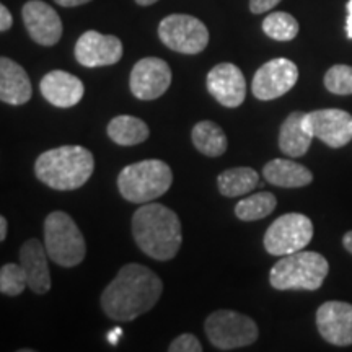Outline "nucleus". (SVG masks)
<instances>
[{"mask_svg":"<svg viewBox=\"0 0 352 352\" xmlns=\"http://www.w3.org/2000/svg\"><path fill=\"white\" fill-rule=\"evenodd\" d=\"M164 294V283L147 266L129 263L101 294V308L108 318L132 321L157 305Z\"/></svg>","mask_w":352,"mask_h":352,"instance_id":"f257e3e1","label":"nucleus"},{"mask_svg":"<svg viewBox=\"0 0 352 352\" xmlns=\"http://www.w3.org/2000/svg\"><path fill=\"white\" fill-rule=\"evenodd\" d=\"M132 236L148 258L168 261L182 248V222L166 206L147 202L132 215Z\"/></svg>","mask_w":352,"mask_h":352,"instance_id":"f03ea898","label":"nucleus"},{"mask_svg":"<svg viewBox=\"0 0 352 352\" xmlns=\"http://www.w3.org/2000/svg\"><path fill=\"white\" fill-rule=\"evenodd\" d=\"M94 153L80 145L51 148L34 162L36 178L57 191H74L82 188L94 175Z\"/></svg>","mask_w":352,"mask_h":352,"instance_id":"7ed1b4c3","label":"nucleus"},{"mask_svg":"<svg viewBox=\"0 0 352 352\" xmlns=\"http://www.w3.org/2000/svg\"><path fill=\"white\" fill-rule=\"evenodd\" d=\"M329 271L323 254L296 252L285 254L270 272V284L276 290H318Z\"/></svg>","mask_w":352,"mask_h":352,"instance_id":"20e7f679","label":"nucleus"},{"mask_svg":"<svg viewBox=\"0 0 352 352\" xmlns=\"http://www.w3.org/2000/svg\"><path fill=\"white\" fill-rule=\"evenodd\" d=\"M173 183V171L165 162L142 160L131 164L118 176V189L126 201L134 204H147L168 191Z\"/></svg>","mask_w":352,"mask_h":352,"instance_id":"39448f33","label":"nucleus"},{"mask_svg":"<svg viewBox=\"0 0 352 352\" xmlns=\"http://www.w3.org/2000/svg\"><path fill=\"white\" fill-rule=\"evenodd\" d=\"M44 246L52 261L63 267L77 266L87 254L80 228L63 210H54L44 220Z\"/></svg>","mask_w":352,"mask_h":352,"instance_id":"423d86ee","label":"nucleus"},{"mask_svg":"<svg viewBox=\"0 0 352 352\" xmlns=\"http://www.w3.org/2000/svg\"><path fill=\"white\" fill-rule=\"evenodd\" d=\"M206 334L215 349L233 351L252 346L259 331L250 316L233 310H217L206 320Z\"/></svg>","mask_w":352,"mask_h":352,"instance_id":"0eeeda50","label":"nucleus"},{"mask_svg":"<svg viewBox=\"0 0 352 352\" xmlns=\"http://www.w3.org/2000/svg\"><path fill=\"white\" fill-rule=\"evenodd\" d=\"M314 239V223L298 212L277 217L264 233V248L272 256L300 252Z\"/></svg>","mask_w":352,"mask_h":352,"instance_id":"6e6552de","label":"nucleus"},{"mask_svg":"<svg viewBox=\"0 0 352 352\" xmlns=\"http://www.w3.org/2000/svg\"><path fill=\"white\" fill-rule=\"evenodd\" d=\"M158 38L171 51L195 56L208 47L209 30L196 16L173 13L160 21Z\"/></svg>","mask_w":352,"mask_h":352,"instance_id":"1a4fd4ad","label":"nucleus"},{"mask_svg":"<svg viewBox=\"0 0 352 352\" xmlns=\"http://www.w3.org/2000/svg\"><path fill=\"white\" fill-rule=\"evenodd\" d=\"M298 80V69L290 59L277 57L254 72L252 91L254 98L271 101L287 94Z\"/></svg>","mask_w":352,"mask_h":352,"instance_id":"9d476101","label":"nucleus"},{"mask_svg":"<svg viewBox=\"0 0 352 352\" xmlns=\"http://www.w3.org/2000/svg\"><path fill=\"white\" fill-rule=\"evenodd\" d=\"M171 85V69L164 59L144 57L132 67L129 87L138 100L152 101L160 98Z\"/></svg>","mask_w":352,"mask_h":352,"instance_id":"9b49d317","label":"nucleus"},{"mask_svg":"<svg viewBox=\"0 0 352 352\" xmlns=\"http://www.w3.org/2000/svg\"><path fill=\"white\" fill-rule=\"evenodd\" d=\"M305 126L314 138L331 148H341L352 140V116L336 108L307 113Z\"/></svg>","mask_w":352,"mask_h":352,"instance_id":"f8f14e48","label":"nucleus"},{"mask_svg":"<svg viewBox=\"0 0 352 352\" xmlns=\"http://www.w3.org/2000/svg\"><path fill=\"white\" fill-rule=\"evenodd\" d=\"M74 54H76L77 63L83 67H104V65L120 63L122 57V43L113 34H101L90 30L77 39Z\"/></svg>","mask_w":352,"mask_h":352,"instance_id":"ddd939ff","label":"nucleus"},{"mask_svg":"<svg viewBox=\"0 0 352 352\" xmlns=\"http://www.w3.org/2000/svg\"><path fill=\"white\" fill-rule=\"evenodd\" d=\"M30 38L41 46H54L63 38V21L59 13L43 0H30L21 10Z\"/></svg>","mask_w":352,"mask_h":352,"instance_id":"4468645a","label":"nucleus"},{"mask_svg":"<svg viewBox=\"0 0 352 352\" xmlns=\"http://www.w3.org/2000/svg\"><path fill=\"white\" fill-rule=\"evenodd\" d=\"M316 328L333 346L352 344V305L346 302H324L316 310Z\"/></svg>","mask_w":352,"mask_h":352,"instance_id":"2eb2a0df","label":"nucleus"},{"mask_svg":"<svg viewBox=\"0 0 352 352\" xmlns=\"http://www.w3.org/2000/svg\"><path fill=\"white\" fill-rule=\"evenodd\" d=\"M208 90L222 107L239 108L246 98L245 76L235 64H217L208 74Z\"/></svg>","mask_w":352,"mask_h":352,"instance_id":"dca6fc26","label":"nucleus"},{"mask_svg":"<svg viewBox=\"0 0 352 352\" xmlns=\"http://www.w3.org/2000/svg\"><path fill=\"white\" fill-rule=\"evenodd\" d=\"M41 95L56 108H72L83 98L82 80L64 70H52L41 78Z\"/></svg>","mask_w":352,"mask_h":352,"instance_id":"f3484780","label":"nucleus"},{"mask_svg":"<svg viewBox=\"0 0 352 352\" xmlns=\"http://www.w3.org/2000/svg\"><path fill=\"white\" fill-rule=\"evenodd\" d=\"M47 256L50 254L46 252V246H43L41 241L36 239L26 240L19 253L20 264L26 272V279H28V287L38 296H43L51 290Z\"/></svg>","mask_w":352,"mask_h":352,"instance_id":"a211bd4d","label":"nucleus"},{"mask_svg":"<svg viewBox=\"0 0 352 352\" xmlns=\"http://www.w3.org/2000/svg\"><path fill=\"white\" fill-rule=\"evenodd\" d=\"M33 88L28 74L15 60L0 59V100L7 104L20 107L32 98Z\"/></svg>","mask_w":352,"mask_h":352,"instance_id":"6ab92c4d","label":"nucleus"},{"mask_svg":"<svg viewBox=\"0 0 352 352\" xmlns=\"http://www.w3.org/2000/svg\"><path fill=\"white\" fill-rule=\"evenodd\" d=\"M307 113L294 111L285 118L279 131V148L285 155L297 158L303 157L310 148L315 138L305 126Z\"/></svg>","mask_w":352,"mask_h":352,"instance_id":"aec40b11","label":"nucleus"},{"mask_svg":"<svg viewBox=\"0 0 352 352\" xmlns=\"http://www.w3.org/2000/svg\"><path fill=\"white\" fill-rule=\"evenodd\" d=\"M263 176L267 183L279 188H303L314 182V173L300 164L285 158H274L263 168Z\"/></svg>","mask_w":352,"mask_h":352,"instance_id":"412c9836","label":"nucleus"},{"mask_svg":"<svg viewBox=\"0 0 352 352\" xmlns=\"http://www.w3.org/2000/svg\"><path fill=\"white\" fill-rule=\"evenodd\" d=\"M108 138L114 144L122 145V147H131V145L142 144L148 138V127L142 120L129 114H121V116L113 118L108 124Z\"/></svg>","mask_w":352,"mask_h":352,"instance_id":"4be33fe9","label":"nucleus"},{"mask_svg":"<svg viewBox=\"0 0 352 352\" xmlns=\"http://www.w3.org/2000/svg\"><path fill=\"white\" fill-rule=\"evenodd\" d=\"M259 182L256 171L250 166H236L222 171L217 178V186L220 195L226 197H239L250 195Z\"/></svg>","mask_w":352,"mask_h":352,"instance_id":"5701e85b","label":"nucleus"},{"mask_svg":"<svg viewBox=\"0 0 352 352\" xmlns=\"http://www.w3.org/2000/svg\"><path fill=\"white\" fill-rule=\"evenodd\" d=\"M191 140L206 157H220L227 151V135L222 127L212 121H201L192 127Z\"/></svg>","mask_w":352,"mask_h":352,"instance_id":"b1692460","label":"nucleus"},{"mask_svg":"<svg viewBox=\"0 0 352 352\" xmlns=\"http://www.w3.org/2000/svg\"><path fill=\"white\" fill-rule=\"evenodd\" d=\"M276 196L272 192L261 191L236 202L235 215L240 220H245V222H253V220H261L267 217L276 209Z\"/></svg>","mask_w":352,"mask_h":352,"instance_id":"393cba45","label":"nucleus"},{"mask_svg":"<svg viewBox=\"0 0 352 352\" xmlns=\"http://www.w3.org/2000/svg\"><path fill=\"white\" fill-rule=\"evenodd\" d=\"M263 32L274 41H292L298 34V21L287 12L270 13L263 20Z\"/></svg>","mask_w":352,"mask_h":352,"instance_id":"a878e982","label":"nucleus"},{"mask_svg":"<svg viewBox=\"0 0 352 352\" xmlns=\"http://www.w3.org/2000/svg\"><path fill=\"white\" fill-rule=\"evenodd\" d=\"M26 287H28V279H26V272L21 264H3L0 270V292L3 296L16 297L23 294Z\"/></svg>","mask_w":352,"mask_h":352,"instance_id":"bb28decb","label":"nucleus"},{"mask_svg":"<svg viewBox=\"0 0 352 352\" xmlns=\"http://www.w3.org/2000/svg\"><path fill=\"white\" fill-rule=\"evenodd\" d=\"M324 87L334 95H352V67L338 64L328 69L324 74Z\"/></svg>","mask_w":352,"mask_h":352,"instance_id":"cd10ccee","label":"nucleus"},{"mask_svg":"<svg viewBox=\"0 0 352 352\" xmlns=\"http://www.w3.org/2000/svg\"><path fill=\"white\" fill-rule=\"evenodd\" d=\"M170 352H201L202 346L195 334L184 333L171 341L168 347Z\"/></svg>","mask_w":352,"mask_h":352,"instance_id":"c85d7f7f","label":"nucleus"},{"mask_svg":"<svg viewBox=\"0 0 352 352\" xmlns=\"http://www.w3.org/2000/svg\"><path fill=\"white\" fill-rule=\"evenodd\" d=\"M277 3H280V0H250V10L254 15H259V13L272 10Z\"/></svg>","mask_w":352,"mask_h":352,"instance_id":"c756f323","label":"nucleus"},{"mask_svg":"<svg viewBox=\"0 0 352 352\" xmlns=\"http://www.w3.org/2000/svg\"><path fill=\"white\" fill-rule=\"evenodd\" d=\"M13 16L6 6H0V32L6 33L12 28Z\"/></svg>","mask_w":352,"mask_h":352,"instance_id":"7c9ffc66","label":"nucleus"},{"mask_svg":"<svg viewBox=\"0 0 352 352\" xmlns=\"http://www.w3.org/2000/svg\"><path fill=\"white\" fill-rule=\"evenodd\" d=\"M54 2H56V3H59L60 7L70 8V7H78V6H83V3L91 2V0H54Z\"/></svg>","mask_w":352,"mask_h":352,"instance_id":"2f4dec72","label":"nucleus"},{"mask_svg":"<svg viewBox=\"0 0 352 352\" xmlns=\"http://www.w3.org/2000/svg\"><path fill=\"white\" fill-rule=\"evenodd\" d=\"M347 21H346V33H347V38L352 39V0L347 2Z\"/></svg>","mask_w":352,"mask_h":352,"instance_id":"473e14b6","label":"nucleus"},{"mask_svg":"<svg viewBox=\"0 0 352 352\" xmlns=\"http://www.w3.org/2000/svg\"><path fill=\"white\" fill-rule=\"evenodd\" d=\"M7 219L0 217V241H3L7 239Z\"/></svg>","mask_w":352,"mask_h":352,"instance_id":"72a5a7b5","label":"nucleus"},{"mask_svg":"<svg viewBox=\"0 0 352 352\" xmlns=\"http://www.w3.org/2000/svg\"><path fill=\"white\" fill-rule=\"evenodd\" d=\"M342 245H344V248L352 254V230L346 233L344 239H342Z\"/></svg>","mask_w":352,"mask_h":352,"instance_id":"f704fd0d","label":"nucleus"},{"mask_svg":"<svg viewBox=\"0 0 352 352\" xmlns=\"http://www.w3.org/2000/svg\"><path fill=\"white\" fill-rule=\"evenodd\" d=\"M120 334H121V329H120V328H116V329H114V331H113L111 334H109V341H111L113 344H116V341H118V336H120Z\"/></svg>","mask_w":352,"mask_h":352,"instance_id":"c9c22d12","label":"nucleus"},{"mask_svg":"<svg viewBox=\"0 0 352 352\" xmlns=\"http://www.w3.org/2000/svg\"><path fill=\"white\" fill-rule=\"evenodd\" d=\"M155 2H158V0H135V3H139V6H142V7L153 6Z\"/></svg>","mask_w":352,"mask_h":352,"instance_id":"e433bc0d","label":"nucleus"}]
</instances>
